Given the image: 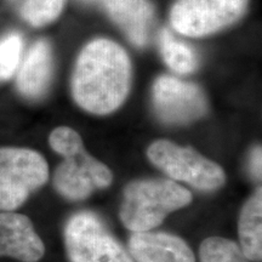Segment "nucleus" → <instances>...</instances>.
Returning <instances> with one entry per match:
<instances>
[{"instance_id": "nucleus-11", "label": "nucleus", "mask_w": 262, "mask_h": 262, "mask_svg": "<svg viewBox=\"0 0 262 262\" xmlns=\"http://www.w3.org/2000/svg\"><path fill=\"white\" fill-rule=\"evenodd\" d=\"M108 15L136 47H146L155 24L149 0H103Z\"/></svg>"}, {"instance_id": "nucleus-17", "label": "nucleus", "mask_w": 262, "mask_h": 262, "mask_svg": "<svg viewBox=\"0 0 262 262\" xmlns=\"http://www.w3.org/2000/svg\"><path fill=\"white\" fill-rule=\"evenodd\" d=\"M22 51V39L12 33L0 40V80L10 79L17 70Z\"/></svg>"}, {"instance_id": "nucleus-1", "label": "nucleus", "mask_w": 262, "mask_h": 262, "mask_svg": "<svg viewBox=\"0 0 262 262\" xmlns=\"http://www.w3.org/2000/svg\"><path fill=\"white\" fill-rule=\"evenodd\" d=\"M131 64L125 50L108 39H96L81 50L72 79L75 102L94 114L112 113L130 90Z\"/></svg>"}, {"instance_id": "nucleus-10", "label": "nucleus", "mask_w": 262, "mask_h": 262, "mask_svg": "<svg viewBox=\"0 0 262 262\" xmlns=\"http://www.w3.org/2000/svg\"><path fill=\"white\" fill-rule=\"evenodd\" d=\"M129 249L136 262H195L185 241L164 232H135Z\"/></svg>"}, {"instance_id": "nucleus-3", "label": "nucleus", "mask_w": 262, "mask_h": 262, "mask_svg": "<svg viewBox=\"0 0 262 262\" xmlns=\"http://www.w3.org/2000/svg\"><path fill=\"white\" fill-rule=\"evenodd\" d=\"M192 202V193L170 180L131 182L124 191L120 220L129 231L146 232Z\"/></svg>"}, {"instance_id": "nucleus-4", "label": "nucleus", "mask_w": 262, "mask_h": 262, "mask_svg": "<svg viewBox=\"0 0 262 262\" xmlns=\"http://www.w3.org/2000/svg\"><path fill=\"white\" fill-rule=\"evenodd\" d=\"M49 166L40 153L28 148H0V210L14 211L45 185Z\"/></svg>"}, {"instance_id": "nucleus-12", "label": "nucleus", "mask_w": 262, "mask_h": 262, "mask_svg": "<svg viewBox=\"0 0 262 262\" xmlns=\"http://www.w3.org/2000/svg\"><path fill=\"white\" fill-rule=\"evenodd\" d=\"M52 74L51 48L47 40H38L26 56L17 75V89L31 100L47 93Z\"/></svg>"}, {"instance_id": "nucleus-18", "label": "nucleus", "mask_w": 262, "mask_h": 262, "mask_svg": "<svg viewBox=\"0 0 262 262\" xmlns=\"http://www.w3.org/2000/svg\"><path fill=\"white\" fill-rule=\"evenodd\" d=\"M261 147H256L250 158V170L251 172H253V175L255 176V179L258 180L261 179Z\"/></svg>"}, {"instance_id": "nucleus-13", "label": "nucleus", "mask_w": 262, "mask_h": 262, "mask_svg": "<svg viewBox=\"0 0 262 262\" xmlns=\"http://www.w3.org/2000/svg\"><path fill=\"white\" fill-rule=\"evenodd\" d=\"M239 239L244 256L251 261L262 257V191L261 188L244 205L239 217Z\"/></svg>"}, {"instance_id": "nucleus-6", "label": "nucleus", "mask_w": 262, "mask_h": 262, "mask_svg": "<svg viewBox=\"0 0 262 262\" xmlns=\"http://www.w3.org/2000/svg\"><path fill=\"white\" fill-rule=\"evenodd\" d=\"M71 262H133L103 222L89 211L72 216L64 229Z\"/></svg>"}, {"instance_id": "nucleus-5", "label": "nucleus", "mask_w": 262, "mask_h": 262, "mask_svg": "<svg viewBox=\"0 0 262 262\" xmlns=\"http://www.w3.org/2000/svg\"><path fill=\"white\" fill-rule=\"evenodd\" d=\"M147 155L150 162L171 179L187 182L202 191H212L225 183L226 175L221 166L189 147L159 140L149 146Z\"/></svg>"}, {"instance_id": "nucleus-9", "label": "nucleus", "mask_w": 262, "mask_h": 262, "mask_svg": "<svg viewBox=\"0 0 262 262\" xmlns=\"http://www.w3.org/2000/svg\"><path fill=\"white\" fill-rule=\"evenodd\" d=\"M44 251V243L27 216L14 211L0 212V256L37 262Z\"/></svg>"}, {"instance_id": "nucleus-2", "label": "nucleus", "mask_w": 262, "mask_h": 262, "mask_svg": "<svg viewBox=\"0 0 262 262\" xmlns=\"http://www.w3.org/2000/svg\"><path fill=\"white\" fill-rule=\"evenodd\" d=\"M49 142L51 148L64 158L54 176L55 188L64 198L81 201L95 189L111 185L113 179L111 170L85 150L77 131L60 126L52 131Z\"/></svg>"}, {"instance_id": "nucleus-14", "label": "nucleus", "mask_w": 262, "mask_h": 262, "mask_svg": "<svg viewBox=\"0 0 262 262\" xmlns=\"http://www.w3.org/2000/svg\"><path fill=\"white\" fill-rule=\"evenodd\" d=\"M159 45L164 61L176 73L188 74L196 68L195 52L187 44L179 41L169 29L160 32Z\"/></svg>"}, {"instance_id": "nucleus-16", "label": "nucleus", "mask_w": 262, "mask_h": 262, "mask_svg": "<svg viewBox=\"0 0 262 262\" xmlns=\"http://www.w3.org/2000/svg\"><path fill=\"white\" fill-rule=\"evenodd\" d=\"M202 262H247L241 247L225 238L211 237L201 245Z\"/></svg>"}, {"instance_id": "nucleus-15", "label": "nucleus", "mask_w": 262, "mask_h": 262, "mask_svg": "<svg viewBox=\"0 0 262 262\" xmlns=\"http://www.w3.org/2000/svg\"><path fill=\"white\" fill-rule=\"evenodd\" d=\"M63 5L64 0H25L19 12L31 26L42 27L58 17Z\"/></svg>"}, {"instance_id": "nucleus-8", "label": "nucleus", "mask_w": 262, "mask_h": 262, "mask_svg": "<svg viewBox=\"0 0 262 262\" xmlns=\"http://www.w3.org/2000/svg\"><path fill=\"white\" fill-rule=\"evenodd\" d=\"M153 104L157 116L166 124H187L206 113L208 103L195 84L163 75L153 85Z\"/></svg>"}, {"instance_id": "nucleus-7", "label": "nucleus", "mask_w": 262, "mask_h": 262, "mask_svg": "<svg viewBox=\"0 0 262 262\" xmlns=\"http://www.w3.org/2000/svg\"><path fill=\"white\" fill-rule=\"evenodd\" d=\"M248 0H178L170 12L172 27L188 37H204L234 24Z\"/></svg>"}]
</instances>
